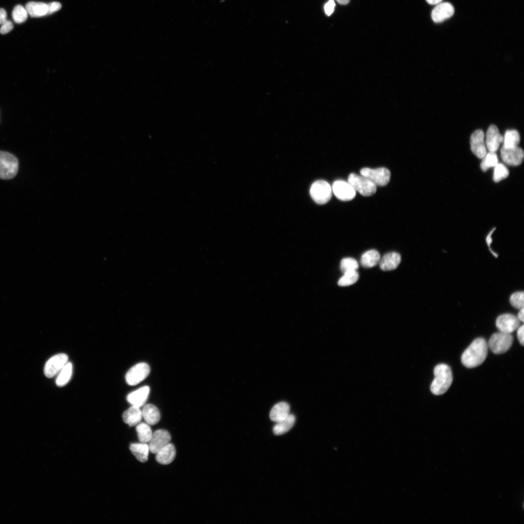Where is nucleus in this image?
<instances>
[{
	"mask_svg": "<svg viewBox=\"0 0 524 524\" xmlns=\"http://www.w3.org/2000/svg\"><path fill=\"white\" fill-rule=\"evenodd\" d=\"M496 326L500 332L511 334L519 328L520 321L513 314H503L497 318Z\"/></svg>",
	"mask_w": 524,
	"mask_h": 524,
	"instance_id": "obj_11",
	"label": "nucleus"
},
{
	"mask_svg": "<svg viewBox=\"0 0 524 524\" xmlns=\"http://www.w3.org/2000/svg\"><path fill=\"white\" fill-rule=\"evenodd\" d=\"M7 20V14L3 8H0V24H2Z\"/></svg>",
	"mask_w": 524,
	"mask_h": 524,
	"instance_id": "obj_40",
	"label": "nucleus"
},
{
	"mask_svg": "<svg viewBox=\"0 0 524 524\" xmlns=\"http://www.w3.org/2000/svg\"><path fill=\"white\" fill-rule=\"evenodd\" d=\"M482 159L480 167L484 172L486 171L491 167H494L498 163V157L495 152L489 151Z\"/></svg>",
	"mask_w": 524,
	"mask_h": 524,
	"instance_id": "obj_30",
	"label": "nucleus"
},
{
	"mask_svg": "<svg viewBox=\"0 0 524 524\" xmlns=\"http://www.w3.org/2000/svg\"><path fill=\"white\" fill-rule=\"evenodd\" d=\"M310 195L316 203L324 204L330 199L332 189L328 182L324 180H318L312 184L310 188Z\"/></svg>",
	"mask_w": 524,
	"mask_h": 524,
	"instance_id": "obj_6",
	"label": "nucleus"
},
{
	"mask_svg": "<svg viewBox=\"0 0 524 524\" xmlns=\"http://www.w3.org/2000/svg\"><path fill=\"white\" fill-rule=\"evenodd\" d=\"M454 8L449 2H441L436 5L431 13L432 20L436 23L442 22L451 17L454 13Z\"/></svg>",
	"mask_w": 524,
	"mask_h": 524,
	"instance_id": "obj_16",
	"label": "nucleus"
},
{
	"mask_svg": "<svg viewBox=\"0 0 524 524\" xmlns=\"http://www.w3.org/2000/svg\"><path fill=\"white\" fill-rule=\"evenodd\" d=\"M500 153L503 161L510 165H519L524 160V151L518 147L512 148H505L502 147Z\"/></svg>",
	"mask_w": 524,
	"mask_h": 524,
	"instance_id": "obj_13",
	"label": "nucleus"
},
{
	"mask_svg": "<svg viewBox=\"0 0 524 524\" xmlns=\"http://www.w3.org/2000/svg\"><path fill=\"white\" fill-rule=\"evenodd\" d=\"M360 174L369 179L376 186H379L387 185L391 178V172L385 167L376 169L364 167L360 170Z\"/></svg>",
	"mask_w": 524,
	"mask_h": 524,
	"instance_id": "obj_7",
	"label": "nucleus"
},
{
	"mask_svg": "<svg viewBox=\"0 0 524 524\" xmlns=\"http://www.w3.org/2000/svg\"><path fill=\"white\" fill-rule=\"evenodd\" d=\"M348 182L355 191L360 195L368 196L374 195L377 191V186L369 179L355 173H351L348 178Z\"/></svg>",
	"mask_w": 524,
	"mask_h": 524,
	"instance_id": "obj_5",
	"label": "nucleus"
},
{
	"mask_svg": "<svg viewBox=\"0 0 524 524\" xmlns=\"http://www.w3.org/2000/svg\"><path fill=\"white\" fill-rule=\"evenodd\" d=\"M149 392V386H143L130 393L127 396V400L131 406L140 408L145 405Z\"/></svg>",
	"mask_w": 524,
	"mask_h": 524,
	"instance_id": "obj_17",
	"label": "nucleus"
},
{
	"mask_svg": "<svg viewBox=\"0 0 524 524\" xmlns=\"http://www.w3.org/2000/svg\"><path fill=\"white\" fill-rule=\"evenodd\" d=\"M130 449L138 461L146 462L148 460L149 448L147 443H131L130 445Z\"/></svg>",
	"mask_w": 524,
	"mask_h": 524,
	"instance_id": "obj_24",
	"label": "nucleus"
},
{
	"mask_svg": "<svg viewBox=\"0 0 524 524\" xmlns=\"http://www.w3.org/2000/svg\"><path fill=\"white\" fill-rule=\"evenodd\" d=\"M434 374L435 377L431 383L430 390L435 395H442L448 390L452 383L451 369L447 364H439L435 366Z\"/></svg>",
	"mask_w": 524,
	"mask_h": 524,
	"instance_id": "obj_2",
	"label": "nucleus"
},
{
	"mask_svg": "<svg viewBox=\"0 0 524 524\" xmlns=\"http://www.w3.org/2000/svg\"><path fill=\"white\" fill-rule=\"evenodd\" d=\"M171 437L169 432L164 429H158L152 433L149 441V451L156 454L161 449L170 442Z\"/></svg>",
	"mask_w": 524,
	"mask_h": 524,
	"instance_id": "obj_12",
	"label": "nucleus"
},
{
	"mask_svg": "<svg viewBox=\"0 0 524 524\" xmlns=\"http://www.w3.org/2000/svg\"><path fill=\"white\" fill-rule=\"evenodd\" d=\"M142 418V410L140 408L134 406H131L122 414L124 422L130 426L137 425L140 422Z\"/></svg>",
	"mask_w": 524,
	"mask_h": 524,
	"instance_id": "obj_20",
	"label": "nucleus"
},
{
	"mask_svg": "<svg viewBox=\"0 0 524 524\" xmlns=\"http://www.w3.org/2000/svg\"><path fill=\"white\" fill-rule=\"evenodd\" d=\"M28 12L25 8L21 5H16L13 9L12 16L16 23L24 22L27 18Z\"/></svg>",
	"mask_w": 524,
	"mask_h": 524,
	"instance_id": "obj_32",
	"label": "nucleus"
},
{
	"mask_svg": "<svg viewBox=\"0 0 524 524\" xmlns=\"http://www.w3.org/2000/svg\"><path fill=\"white\" fill-rule=\"evenodd\" d=\"M68 357L64 353H59L50 358L46 362L44 373L48 378H52L57 375L68 362Z\"/></svg>",
	"mask_w": 524,
	"mask_h": 524,
	"instance_id": "obj_9",
	"label": "nucleus"
},
{
	"mask_svg": "<svg viewBox=\"0 0 524 524\" xmlns=\"http://www.w3.org/2000/svg\"><path fill=\"white\" fill-rule=\"evenodd\" d=\"M509 301L514 307L520 309L524 308V292H517L512 294Z\"/></svg>",
	"mask_w": 524,
	"mask_h": 524,
	"instance_id": "obj_35",
	"label": "nucleus"
},
{
	"mask_svg": "<svg viewBox=\"0 0 524 524\" xmlns=\"http://www.w3.org/2000/svg\"><path fill=\"white\" fill-rule=\"evenodd\" d=\"M295 418L293 414H289L284 419L277 422L273 427V431L276 435L283 434L294 426Z\"/></svg>",
	"mask_w": 524,
	"mask_h": 524,
	"instance_id": "obj_26",
	"label": "nucleus"
},
{
	"mask_svg": "<svg viewBox=\"0 0 524 524\" xmlns=\"http://www.w3.org/2000/svg\"><path fill=\"white\" fill-rule=\"evenodd\" d=\"M142 416L145 421L149 425H154L160 420L161 414L158 409L154 405H144L142 410Z\"/></svg>",
	"mask_w": 524,
	"mask_h": 524,
	"instance_id": "obj_21",
	"label": "nucleus"
},
{
	"mask_svg": "<svg viewBox=\"0 0 524 524\" xmlns=\"http://www.w3.org/2000/svg\"><path fill=\"white\" fill-rule=\"evenodd\" d=\"M513 338L510 333L502 332L493 334L488 343L491 350L495 354L505 353L511 347Z\"/></svg>",
	"mask_w": 524,
	"mask_h": 524,
	"instance_id": "obj_4",
	"label": "nucleus"
},
{
	"mask_svg": "<svg viewBox=\"0 0 524 524\" xmlns=\"http://www.w3.org/2000/svg\"><path fill=\"white\" fill-rule=\"evenodd\" d=\"M442 0H426V1L430 4L437 5L442 2Z\"/></svg>",
	"mask_w": 524,
	"mask_h": 524,
	"instance_id": "obj_43",
	"label": "nucleus"
},
{
	"mask_svg": "<svg viewBox=\"0 0 524 524\" xmlns=\"http://www.w3.org/2000/svg\"><path fill=\"white\" fill-rule=\"evenodd\" d=\"M520 141L519 132L515 130H508L503 137V146L505 148H512L518 147Z\"/></svg>",
	"mask_w": 524,
	"mask_h": 524,
	"instance_id": "obj_28",
	"label": "nucleus"
},
{
	"mask_svg": "<svg viewBox=\"0 0 524 524\" xmlns=\"http://www.w3.org/2000/svg\"><path fill=\"white\" fill-rule=\"evenodd\" d=\"M488 348V345L484 338L475 339L463 352L461 358L462 363L469 368L481 365L487 357Z\"/></svg>",
	"mask_w": 524,
	"mask_h": 524,
	"instance_id": "obj_1",
	"label": "nucleus"
},
{
	"mask_svg": "<svg viewBox=\"0 0 524 524\" xmlns=\"http://www.w3.org/2000/svg\"><path fill=\"white\" fill-rule=\"evenodd\" d=\"M332 189L335 196L342 201L351 200L356 196V191L351 185L348 182L343 180L335 181L332 184Z\"/></svg>",
	"mask_w": 524,
	"mask_h": 524,
	"instance_id": "obj_10",
	"label": "nucleus"
},
{
	"mask_svg": "<svg viewBox=\"0 0 524 524\" xmlns=\"http://www.w3.org/2000/svg\"><path fill=\"white\" fill-rule=\"evenodd\" d=\"M18 170L17 159L10 153L0 151V179H13L16 176Z\"/></svg>",
	"mask_w": 524,
	"mask_h": 524,
	"instance_id": "obj_3",
	"label": "nucleus"
},
{
	"mask_svg": "<svg viewBox=\"0 0 524 524\" xmlns=\"http://www.w3.org/2000/svg\"><path fill=\"white\" fill-rule=\"evenodd\" d=\"M471 149L478 158L482 159L487 153L486 146L484 142V133L482 130H477L470 137Z\"/></svg>",
	"mask_w": 524,
	"mask_h": 524,
	"instance_id": "obj_14",
	"label": "nucleus"
},
{
	"mask_svg": "<svg viewBox=\"0 0 524 524\" xmlns=\"http://www.w3.org/2000/svg\"><path fill=\"white\" fill-rule=\"evenodd\" d=\"M290 406L285 402H281L275 405L270 412V419L276 423L286 418L289 413Z\"/></svg>",
	"mask_w": 524,
	"mask_h": 524,
	"instance_id": "obj_22",
	"label": "nucleus"
},
{
	"mask_svg": "<svg viewBox=\"0 0 524 524\" xmlns=\"http://www.w3.org/2000/svg\"><path fill=\"white\" fill-rule=\"evenodd\" d=\"M359 268L357 261L352 258H345L341 260L340 269L344 273L347 271L357 270Z\"/></svg>",
	"mask_w": 524,
	"mask_h": 524,
	"instance_id": "obj_34",
	"label": "nucleus"
},
{
	"mask_svg": "<svg viewBox=\"0 0 524 524\" xmlns=\"http://www.w3.org/2000/svg\"><path fill=\"white\" fill-rule=\"evenodd\" d=\"M380 256L375 249H371L364 252L361 256L360 264L364 268H371L379 263Z\"/></svg>",
	"mask_w": 524,
	"mask_h": 524,
	"instance_id": "obj_25",
	"label": "nucleus"
},
{
	"mask_svg": "<svg viewBox=\"0 0 524 524\" xmlns=\"http://www.w3.org/2000/svg\"><path fill=\"white\" fill-rule=\"evenodd\" d=\"M136 430L139 441L141 442L147 443L150 441L152 432L149 425L147 423H139L137 425Z\"/></svg>",
	"mask_w": 524,
	"mask_h": 524,
	"instance_id": "obj_29",
	"label": "nucleus"
},
{
	"mask_svg": "<svg viewBox=\"0 0 524 524\" xmlns=\"http://www.w3.org/2000/svg\"><path fill=\"white\" fill-rule=\"evenodd\" d=\"M508 175L509 171L503 164L498 163L494 167L493 179L495 182H498L507 178Z\"/></svg>",
	"mask_w": 524,
	"mask_h": 524,
	"instance_id": "obj_33",
	"label": "nucleus"
},
{
	"mask_svg": "<svg viewBox=\"0 0 524 524\" xmlns=\"http://www.w3.org/2000/svg\"><path fill=\"white\" fill-rule=\"evenodd\" d=\"M524 325L519 326L517 332L518 340L522 345L524 344Z\"/></svg>",
	"mask_w": 524,
	"mask_h": 524,
	"instance_id": "obj_39",
	"label": "nucleus"
},
{
	"mask_svg": "<svg viewBox=\"0 0 524 524\" xmlns=\"http://www.w3.org/2000/svg\"><path fill=\"white\" fill-rule=\"evenodd\" d=\"M359 273L356 270L347 271L339 279L338 284L340 286H347L356 283L358 280Z\"/></svg>",
	"mask_w": 524,
	"mask_h": 524,
	"instance_id": "obj_31",
	"label": "nucleus"
},
{
	"mask_svg": "<svg viewBox=\"0 0 524 524\" xmlns=\"http://www.w3.org/2000/svg\"><path fill=\"white\" fill-rule=\"evenodd\" d=\"M48 5L49 7L48 15L51 14L59 10L62 7L61 3L56 1L52 2L48 4Z\"/></svg>",
	"mask_w": 524,
	"mask_h": 524,
	"instance_id": "obj_38",
	"label": "nucleus"
},
{
	"mask_svg": "<svg viewBox=\"0 0 524 524\" xmlns=\"http://www.w3.org/2000/svg\"><path fill=\"white\" fill-rule=\"evenodd\" d=\"M73 367L71 362L68 361L57 375L56 384L59 387L66 385L70 380Z\"/></svg>",
	"mask_w": 524,
	"mask_h": 524,
	"instance_id": "obj_27",
	"label": "nucleus"
},
{
	"mask_svg": "<svg viewBox=\"0 0 524 524\" xmlns=\"http://www.w3.org/2000/svg\"><path fill=\"white\" fill-rule=\"evenodd\" d=\"M156 459L161 464L167 465L171 463L175 459L176 454L174 445L169 442L156 454Z\"/></svg>",
	"mask_w": 524,
	"mask_h": 524,
	"instance_id": "obj_19",
	"label": "nucleus"
},
{
	"mask_svg": "<svg viewBox=\"0 0 524 524\" xmlns=\"http://www.w3.org/2000/svg\"><path fill=\"white\" fill-rule=\"evenodd\" d=\"M400 255L395 252L385 254L380 260L379 266L383 271H391L397 267L401 262Z\"/></svg>",
	"mask_w": 524,
	"mask_h": 524,
	"instance_id": "obj_18",
	"label": "nucleus"
},
{
	"mask_svg": "<svg viewBox=\"0 0 524 524\" xmlns=\"http://www.w3.org/2000/svg\"><path fill=\"white\" fill-rule=\"evenodd\" d=\"M335 6L334 0H329L324 5V10L328 16H330L333 12Z\"/></svg>",
	"mask_w": 524,
	"mask_h": 524,
	"instance_id": "obj_36",
	"label": "nucleus"
},
{
	"mask_svg": "<svg viewBox=\"0 0 524 524\" xmlns=\"http://www.w3.org/2000/svg\"><path fill=\"white\" fill-rule=\"evenodd\" d=\"M339 4L342 5H345L348 4L350 0H336Z\"/></svg>",
	"mask_w": 524,
	"mask_h": 524,
	"instance_id": "obj_44",
	"label": "nucleus"
},
{
	"mask_svg": "<svg viewBox=\"0 0 524 524\" xmlns=\"http://www.w3.org/2000/svg\"><path fill=\"white\" fill-rule=\"evenodd\" d=\"M150 367L145 362L138 363L127 372L125 376L127 383L131 386L136 385L143 381L150 373Z\"/></svg>",
	"mask_w": 524,
	"mask_h": 524,
	"instance_id": "obj_8",
	"label": "nucleus"
},
{
	"mask_svg": "<svg viewBox=\"0 0 524 524\" xmlns=\"http://www.w3.org/2000/svg\"><path fill=\"white\" fill-rule=\"evenodd\" d=\"M495 229V228H494L493 229H492L491 231L488 235V236H487V237L486 238V242H487V243L489 246H490L492 242V239L491 238V235L492 233L493 232V231H494Z\"/></svg>",
	"mask_w": 524,
	"mask_h": 524,
	"instance_id": "obj_42",
	"label": "nucleus"
},
{
	"mask_svg": "<svg viewBox=\"0 0 524 524\" xmlns=\"http://www.w3.org/2000/svg\"><path fill=\"white\" fill-rule=\"evenodd\" d=\"M13 28V24L10 20H6L3 23L0 28V33L1 34H6L11 31Z\"/></svg>",
	"mask_w": 524,
	"mask_h": 524,
	"instance_id": "obj_37",
	"label": "nucleus"
},
{
	"mask_svg": "<svg viewBox=\"0 0 524 524\" xmlns=\"http://www.w3.org/2000/svg\"><path fill=\"white\" fill-rule=\"evenodd\" d=\"M503 141V137L500 134L497 127L491 125L488 128L486 136V146L489 151H496L500 144Z\"/></svg>",
	"mask_w": 524,
	"mask_h": 524,
	"instance_id": "obj_15",
	"label": "nucleus"
},
{
	"mask_svg": "<svg viewBox=\"0 0 524 524\" xmlns=\"http://www.w3.org/2000/svg\"><path fill=\"white\" fill-rule=\"evenodd\" d=\"M524 308H522L520 309V310L519 311V312L518 313V316H517V318L519 320V321H522V322H524Z\"/></svg>",
	"mask_w": 524,
	"mask_h": 524,
	"instance_id": "obj_41",
	"label": "nucleus"
},
{
	"mask_svg": "<svg viewBox=\"0 0 524 524\" xmlns=\"http://www.w3.org/2000/svg\"><path fill=\"white\" fill-rule=\"evenodd\" d=\"M28 13L33 17H38L48 15V4L31 1L27 3L25 7Z\"/></svg>",
	"mask_w": 524,
	"mask_h": 524,
	"instance_id": "obj_23",
	"label": "nucleus"
}]
</instances>
